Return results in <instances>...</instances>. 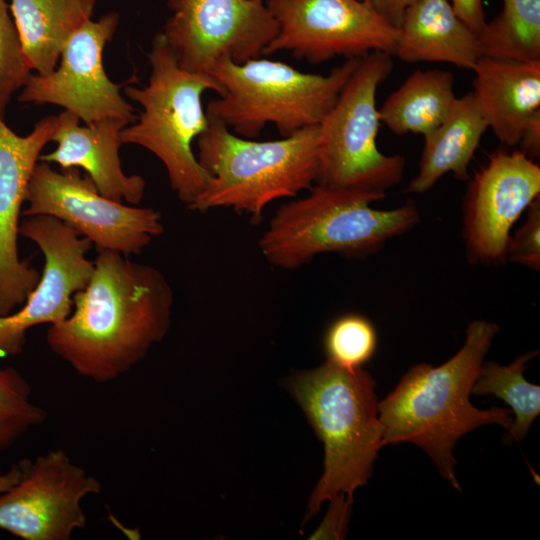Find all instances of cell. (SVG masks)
Listing matches in <instances>:
<instances>
[{
  "instance_id": "6da1fadb",
  "label": "cell",
  "mask_w": 540,
  "mask_h": 540,
  "mask_svg": "<svg viewBox=\"0 0 540 540\" xmlns=\"http://www.w3.org/2000/svg\"><path fill=\"white\" fill-rule=\"evenodd\" d=\"M92 275L64 320L49 325L50 349L97 383L118 379L167 335L174 294L163 273L98 249Z\"/></svg>"
},
{
  "instance_id": "7a4b0ae2",
  "label": "cell",
  "mask_w": 540,
  "mask_h": 540,
  "mask_svg": "<svg viewBox=\"0 0 540 540\" xmlns=\"http://www.w3.org/2000/svg\"><path fill=\"white\" fill-rule=\"evenodd\" d=\"M498 330V325L491 322H471L465 342L454 356L437 367L427 363L411 367L395 389L378 402L382 445H417L459 492L461 486L454 470L457 461L453 456L457 441L488 424L508 430L513 421L510 409L481 410L469 398Z\"/></svg>"
},
{
  "instance_id": "3957f363",
  "label": "cell",
  "mask_w": 540,
  "mask_h": 540,
  "mask_svg": "<svg viewBox=\"0 0 540 540\" xmlns=\"http://www.w3.org/2000/svg\"><path fill=\"white\" fill-rule=\"evenodd\" d=\"M375 386L362 367L347 369L328 360L287 380L325 451L324 471L311 494L305 521L325 500L339 493L353 497L368 483L383 447Z\"/></svg>"
},
{
  "instance_id": "277c9868",
  "label": "cell",
  "mask_w": 540,
  "mask_h": 540,
  "mask_svg": "<svg viewBox=\"0 0 540 540\" xmlns=\"http://www.w3.org/2000/svg\"><path fill=\"white\" fill-rule=\"evenodd\" d=\"M385 193L315 184L309 194L282 204L258 240L266 261L294 270L323 253L359 257L376 252L419 221L416 205L380 210Z\"/></svg>"
},
{
  "instance_id": "5b68a950",
  "label": "cell",
  "mask_w": 540,
  "mask_h": 540,
  "mask_svg": "<svg viewBox=\"0 0 540 540\" xmlns=\"http://www.w3.org/2000/svg\"><path fill=\"white\" fill-rule=\"evenodd\" d=\"M318 137L317 125L283 139L253 141L208 116L207 128L197 137V159L211 179L187 208L199 212L231 208L258 223L273 201L295 198L314 186Z\"/></svg>"
},
{
  "instance_id": "8992f818",
  "label": "cell",
  "mask_w": 540,
  "mask_h": 540,
  "mask_svg": "<svg viewBox=\"0 0 540 540\" xmlns=\"http://www.w3.org/2000/svg\"><path fill=\"white\" fill-rule=\"evenodd\" d=\"M148 60V84L125 89L143 110L120 137L123 144L139 145L163 163L172 190L189 207L211 179L192 150L193 140L208 126L201 97L209 89L221 96L224 87L210 74L181 68L161 33L152 41Z\"/></svg>"
},
{
  "instance_id": "52a82bcc",
  "label": "cell",
  "mask_w": 540,
  "mask_h": 540,
  "mask_svg": "<svg viewBox=\"0 0 540 540\" xmlns=\"http://www.w3.org/2000/svg\"><path fill=\"white\" fill-rule=\"evenodd\" d=\"M362 57L348 58L329 74L303 73L279 61L257 58L242 64L224 59L209 72L224 94L206 113L244 138H256L266 124L283 137L321 123Z\"/></svg>"
},
{
  "instance_id": "ba28073f",
  "label": "cell",
  "mask_w": 540,
  "mask_h": 540,
  "mask_svg": "<svg viewBox=\"0 0 540 540\" xmlns=\"http://www.w3.org/2000/svg\"><path fill=\"white\" fill-rule=\"evenodd\" d=\"M393 69L392 55L374 51L361 61L333 107L318 125L315 184L383 192L403 178L405 159L377 147L380 127L378 86Z\"/></svg>"
},
{
  "instance_id": "9c48e42d",
  "label": "cell",
  "mask_w": 540,
  "mask_h": 540,
  "mask_svg": "<svg viewBox=\"0 0 540 540\" xmlns=\"http://www.w3.org/2000/svg\"><path fill=\"white\" fill-rule=\"evenodd\" d=\"M25 202L23 215L57 218L88 238L97 250L139 255L164 232L159 212L104 197L78 168L59 172L40 161L30 177Z\"/></svg>"
},
{
  "instance_id": "30bf717a",
  "label": "cell",
  "mask_w": 540,
  "mask_h": 540,
  "mask_svg": "<svg viewBox=\"0 0 540 540\" xmlns=\"http://www.w3.org/2000/svg\"><path fill=\"white\" fill-rule=\"evenodd\" d=\"M171 15L160 32L179 66L209 74L221 60L260 58L278 34L263 0H167Z\"/></svg>"
},
{
  "instance_id": "8fae6325",
  "label": "cell",
  "mask_w": 540,
  "mask_h": 540,
  "mask_svg": "<svg viewBox=\"0 0 540 540\" xmlns=\"http://www.w3.org/2000/svg\"><path fill=\"white\" fill-rule=\"evenodd\" d=\"M278 34L263 55L289 51L317 64L336 56L394 55L399 29L365 0H266Z\"/></svg>"
},
{
  "instance_id": "7c38bea8",
  "label": "cell",
  "mask_w": 540,
  "mask_h": 540,
  "mask_svg": "<svg viewBox=\"0 0 540 540\" xmlns=\"http://www.w3.org/2000/svg\"><path fill=\"white\" fill-rule=\"evenodd\" d=\"M18 463V481L0 494V529L24 540H70L86 528L81 502L101 492L96 477L62 449Z\"/></svg>"
},
{
  "instance_id": "4fadbf2b",
  "label": "cell",
  "mask_w": 540,
  "mask_h": 540,
  "mask_svg": "<svg viewBox=\"0 0 540 540\" xmlns=\"http://www.w3.org/2000/svg\"><path fill=\"white\" fill-rule=\"evenodd\" d=\"M118 24L116 12L86 21L64 46L59 66L47 75L31 74L18 101L60 106L85 124L105 119L134 123L138 116L133 106L122 97L121 85L109 79L103 65L105 45Z\"/></svg>"
},
{
  "instance_id": "5bb4252c",
  "label": "cell",
  "mask_w": 540,
  "mask_h": 540,
  "mask_svg": "<svg viewBox=\"0 0 540 540\" xmlns=\"http://www.w3.org/2000/svg\"><path fill=\"white\" fill-rule=\"evenodd\" d=\"M19 234L33 241L44 256L42 274L21 308L0 316V355L23 352L26 332L54 324L70 315L74 295L87 285L94 262L87 258L92 242L52 216L23 220Z\"/></svg>"
},
{
  "instance_id": "9a60e30c",
  "label": "cell",
  "mask_w": 540,
  "mask_h": 540,
  "mask_svg": "<svg viewBox=\"0 0 540 540\" xmlns=\"http://www.w3.org/2000/svg\"><path fill=\"white\" fill-rule=\"evenodd\" d=\"M540 195V167L523 151L497 150L471 180L464 201L463 233L472 262L507 261L510 230Z\"/></svg>"
},
{
  "instance_id": "2e32d148",
  "label": "cell",
  "mask_w": 540,
  "mask_h": 540,
  "mask_svg": "<svg viewBox=\"0 0 540 540\" xmlns=\"http://www.w3.org/2000/svg\"><path fill=\"white\" fill-rule=\"evenodd\" d=\"M55 129L56 116L50 115L20 136L0 116V316L22 305L40 278L29 262L19 258L17 239L30 177Z\"/></svg>"
},
{
  "instance_id": "e0dca14e",
  "label": "cell",
  "mask_w": 540,
  "mask_h": 540,
  "mask_svg": "<svg viewBox=\"0 0 540 540\" xmlns=\"http://www.w3.org/2000/svg\"><path fill=\"white\" fill-rule=\"evenodd\" d=\"M80 119L64 110L56 116L52 141L54 151L39 156L46 163H56L62 169L82 168L101 195L109 199L138 205L145 192L146 181L139 175H126L119 157L121 130L128 124L117 119H105L79 125Z\"/></svg>"
},
{
  "instance_id": "ac0fdd59",
  "label": "cell",
  "mask_w": 540,
  "mask_h": 540,
  "mask_svg": "<svg viewBox=\"0 0 540 540\" xmlns=\"http://www.w3.org/2000/svg\"><path fill=\"white\" fill-rule=\"evenodd\" d=\"M472 70L471 92L488 128L501 143L517 145L528 121L540 110V60L483 56Z\"/></svg>"
},
{
  "instance_id": "d6986e66",
  "label": "cell",
  "mask_w": 540,
  "mask_h": 540,
  "mask_svg": "<svg viewBox=\"0 0 540 540\" xmlns=\"http://www.w3.org/2000/svg\"><path fill=\"white\" fill-rule=\"evenodd\" d=\"M394 55L408 63L444 62L471 70L481 57L478 35L448 0H417L406 10Z\"/></svg>"
},
{
  "instance_id": "ffe728a7",
  "label": "cell",
  "mask_w": 540,
  "mask_h": 540,
  "mask_svg": "<svg viewBox=\"0 0 540 540\" xmlns=\"http://www.w3.org/2000/svg\"><path fill=\"white\" fill-rule=\"evenodd\" d=\"M487 128L472 92L456 98L446 119L424 137L418 174L405 191L424 193L448 172L468 180V167Z\"/></svg>"
},
{
  "instance_id": "44dd1931",
  "label": "cell",
  "mask_w": 540,
  "mask_h": 540,
  "mask_svg": "<svg viewBox=\"0 0 540 540\" xmlns=\"http://www.w3.org/2000/svg\"><path fill=\"white\" fill-rule=\"evenodd\" d=\"M99 0H11L10 9L29 68L47 75L69 38L93 15Z\"/></svg>"
},
{
  "instance_id": "7402d4cb",
  "label": "cell",
  "mask_w": 540,
  "mask_h": 540,
  "mask_svg": "<svg viewBox=\"0 0 540 540\" xmlns=\"http://www.w3.org/2000/svg\"><path fill=\"white\" fill-rule=\"evenodd\" d=\"M454 76L439 69L416 70L378 109L381 123L397 135L432 133L448 116L456 96Z\"/></svg>"
},
{
  "instance_id": "603a6c76",
  "label": "cell",
  "mask_w": 540,
  "mask_h": 540,
  "mask_svg": "<svg viewBox=\"0 0 540 540\" xmlns=\"http://www.w3.org/2000/svg\"><path fill=\"white\" fill-rule=\"evenodd\" d=\"M481 57L540 60V0H502L501 12L478 33Z\"/></svg>"
},
{
  "instance_id": "cb8c5ba5",
  "label": "cell",
  "mask_w": 540,
  "mask_h": 540,
  "mask_svg": "<svg viewBox=\"0 0 540 540\" xmlns=\"http://www.w3.org/2000/svg\"><path fill=\"white\" fill-rule=\"evenodd\" d=\"M538 353L528 352L505 366L492 361L483 363L471 389V394L493 395L511 408L514 419L508 438L516 442L525 438L540 414V386L528 382L523 374L526 363Z\"/></svg>"
},
{
  "instance_id": "d4e9b609",
  "label": "cell",
  "mask_w": 540,
  "mask_h": 540,
  "mask_svg": "<svg viewBox=\"0 0 540 540\" xmlns=\"http://www.w3.org/2000/svg\"><path fill=\"white\" fill-rule=\"evenodd\" d=\"M31 394V385L17 369H0V452L47 420V412L33 403Z\"/></svg>"
},
{
  "instance_id": "484cf974",
  "label": "cell",
  "mask_w": 540,
  "mask_h": 540,
  "mask_svg": "<svg viewBox=\"0 0 540 540\" xmlns=\"http://www.w3.org/2000/svg\"><path fill=\"white\" fill-rule=\"evenodd\" d=\"M377 333L373 324L359 314H345L326 331L324 349L327 360L347 369L362 367L375 353Z\"/></svg>"
},
{
  "instance_id": "4316f807",
  "label": "cell",
  "mask_w": 540,
  "mask_h": 540,
  "mask_svg": "<svg viewBox=\"0 0 540 540\" xmlns=\"http://www.w3.org/2000/svg\"><path fill=\"white\" fill-rule=\"evenodd\" d=\"M31 74L6 0H0V116H4L13 94L24 87Z\"/></svg>"
},
{
  "instance_id": "83f0119b",
  "label": "cell",
  "mask_w": 540,
  "mask_h": 540,
  "mask_svg": "<svg viewBox=\"0 0 540 540\" xmlns=\"http://www.w3.org/2000/svg\"><path fill=\"white\" fill-rule=\"evenodd\" d=\"M524 223L510 236L507 260L532 270L540 268V200L535 199L527 208Z\"/></svg>"
},
{
  "instance_id": "f1b7e54d",
  "label": "cell",
  "mask_w": 540,
  "mask_h": 540,
  "mask_svg": "<svg viewBox=\"0 0 540 540\" xmlns=\"http://www.w3.org/2000/svg\"><path fill=\"white\" fill-rule=\"evenodd\" d=\"M329 509L310 539H344L351 514L353 497L339 493L329 499Z\"/></svg>"
},
{
  "instance_id": "f546056e",
  "label": "cell",
  "mask_w": 540,
  "mask_h": 540,
  "mask_svg": "<svg viewBox=\"0 0 540 540\" xmlns=\"http://www.w3.org/2000/svg\"><path fill=\"white\" fill-rule=\"evenodd\" d=\"M456 15L477 35L486 23L483 0H448Z\"/></svg>"
},
{
  "instance_id": "4dcf8cb0",
  "label": "cell",
  "mask_w": 540,
  "mask_h": 540,
  "mask_svg": "<svg viewBox=\"0 0 540 540\" xmlns=\"http://www.w3.org/2000/svg\"><path fill=\"white\" fill-rule=\"evenodd\" d=\"M385 21L400 27L406 10L417 0H365Z\"/></svg>"
},
{
  "instance_id": "1f68e13d",
  "label": "cell",
  "mask_w": 540,
  "mask_h": 540,
  "mask_svg": "<svg viewBox=\"0 0 540 540\" xmlns=\"http://www.w3.org/2000/svg\"><path fill=\"white\" fill-rule=\"evenodd\" d=\"M521 151L534 159L540 153V110L537 111L528 121L519 143Z\"/></svg>"
},
{
  "instance_id": "d6a6232c",
  "label": "cell",
  "mask_w": 540,
  "mask_h": 540,
  "mask_svg": "<svg viewBox=\"0 0 540 540\" xmlns=\"http://www.w3.org/2000/svg\"><path fill=\"white\" fill-rule=\"evenodd\" d=\"M20 476L19 463L12 464L8 470L3 471L0 467V494L11 488Z\"/></svg>"
}]
</instances>
